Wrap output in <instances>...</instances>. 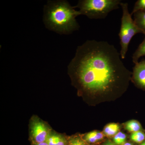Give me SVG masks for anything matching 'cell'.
<instances>
[{"instance_id":"11","label":"cell","mask_w":145,"mask_h":145,"mask_svg":"<svg viewBox=\"0 0 145 145\" xmlns=\"http://www.w3.org/2000/svg\"><path fill=\"white\" fill-rule=\"evenodd\" d=\"M145 56V38L133 53L132 57L133 62L135 64L138 62V60L140 57Z\"/></svg>"},{"instance_id":"18","label":"cell","mask_w":145,"mask_h":145,"mask_svg":"<svg viewBox=\"0 0 145 145\" xmlns=\"http://www.w3.org/2000/svg\"><path fill=\"white\" fill-rule=\"evenodd\" d=\"M34 145H48L46 142H42L40 143H37V144H34Z\"/></svg>"},{"instance_id":"16","label":"cell","mask_w":145,"mask_h":145,"mask_svg":"<svg viewBox=\"0 0 145 145\" xmlns=\"http://www.w3.org/2000/svg\"><path fill=\"white\" fill-rule=\"evenodd\" d=\"M67 145H90L80 137H76L71 138Z\"/></svg>"},{"instance_id":"19","label":"cell","mask_w":145,"mask_h":145,"mask_svg":"<svg viewBox=\"0 0 145 145\" xmlns=\"http://www.w3.org/2000/svg\"><path fill=\"white\" fill-rule=\"evenodd\" d=\"M123 145H133V144L130 143H125Z\"/></svg>"},{"instance_id":"2","label":"cell","mask_w":145,"mask_h":145,"mask_svg":"<svg viewBox=\"0 0 145 145\" xmlns=\"http://www.w3.org/2000/svg\"><path fill=\"white\" fill-rule=\"evenodd\" d=\"M81 15L67 1H48L44 8V23L50 30L60 34H70L80 28L76 18Z\"/></svg>"},{"instance_id":"3","label":"cell","mask_w":145,"mask_h":145,"mask_svg":"<svg viewBox=\"0 0 145 145\" xmlns=\"http://www.w3.org/2000/svg\"><path fill=\"white\" fill-rule=\"evenodd\" d=\"M120 0H80L74 8L91 19H104L112 10L119 8Z\"/></svg>"},{"instance_id":"20","label":"cell","mask_w":145,"mask_h":145,"mask_svg":"<svg viewBox=\"0 0 145 145\" xmlns=\"http://www.w3.org/2000/svg\"><path fill=\"white\" fill-rule=\"evenodd\" d=\"M140 145H145V142H143L142 143V144Z\"/></svg>"},{"instance_id":"9","label":"cell","mask_w":145,"mask_h":145,"mask_svg":"<svg viewBox=\"0 0 145 145\" xmlns=\"http://www.w3.org/2000/svg\"><path fill=\"white\" fill-rule=\"evenodd\" d=\"M104 136L103 133L102 132L97 131H94L86 134L84 140L88 144H92L103 139Z\"/></svg>"},{"instance_id":"8","label":"cell","mask_w":145,"mask_h":145,"mask_svg":"<svg viewBox=\"0 0 145 145\" xmlns=\"http://www.w3.org/2000/svg\"><path fill=\"white\" fill-rule=\"evenodd\" d=\"M46 142L48 145H67V141L65 137L57 134H50Z\"/></svg>"},{"instance_id":"6","label":"cell","mask_w":145,"mask_h":145,"mask_svg":"<svg viewBox=\"0 0 145 145\" xmlns=\"http://www.w3.org/2000/svg\"><path fill=\"white\" fill-rule=\"evenodd\" d=\"M133 80L136 85L145 89V60L135 64L133 68Z\"/></svg>"},{"instance_id":"1","label":"cell","mask_w":145,"mask_h":145,"mask_svg":"<svg viewBox=\"0 0 145 145\" xmlns=\"http://www.w3.org/2000/svg\"><path fill=\"white\" fill-rule=\"evenodd\" d=\"M117 48L108 42L89 40L78 46L69 69L83 90L94 94L125 85L130 72Z\"/></svg>"},{"instance_id":"17","label":"cell","mask_w":145,"mask_h":145,"mask_svg":"<svg viewBox=\"0 0 145 145\" xmlns=\"http://www.w3.org/2000/svg\"><path fill=\"white\" fill-rule=\"evenodd\" d=\"M103 145H118L116 144L115 143L112 142L109 140H108L106 142H105Z\"/></svg>"},{"instance_id":"4","label":"cell","mask_w":145,"mask_h":145,"mask_svg":"<svg viewBox=\"0 0 145 145\" xmlns=\"http://www.w3.org/2000/svg\"><path fill=\"white\" fill-rule=\"evenodd\" d=\"M120 6L123 10L121 29L119 34L121 46L120 54L121 58L124 59L128 49L130 42L133 37L135 34L142 33L131 18L129 11L128 4L127 3L121 2Z\"/></svg>"},{"instance_id":"15","label":"cell","mask_w":145,"mask_h":145,"mask_svg":"<svg viewBox=\"0 0 145 145\" xmlns=\"http://www.w3.org/2000/svg\"><path fill=\"white\" fill-rule=\"evenodd\" d=\"M138 11H145V0H138L135 3L131 16Z\"/></svg>"},{"instance_id":"7","label":"cell","mask_w":145,"mask_h":145,"mask_svg":"<svg viewBox=\"0 0 145 145\" xmlns=\"http://www.w3.org/2000/svg\"><path fill=\"white\" fill-rule=\"evenodd\" d=\"M133 15L135 25L145 35V11H137Z\"/></svg>"},{"instance_id":"14","label":"cell","mask_w":145,"mask_h":145,"mask_svg":"<svg viewBox=\"0 0 145 145\" xmlns=\"http://www.w3.org/2000/svg\"><path fill=\"white\" fill-rule=\"evenodd\" d=\"M126 135L121 132H118L113 138V142L116 144L123 145L125 143Z\"/></svg>"},{"instance_id":"10","label":"cell","mask_w":145,"mask_h":145,"mask_svg":"<svg viewBox=\"0 0 145 145\" xmlns=\"http://www.w3.org/2000/svg\"><path fill=\"white\" fill-rule=\"evenodd\" d=\"M120 129V127L117 124L112 123L109 124L105 127L104 129V133L108 137L115 135Z\"/></svg>"},{"instance_id":"12","label":"cell","mask_w":145,"mask_h":145,"mask_svg":"<svg viewBox=\"0 0 145 145\" xmlns=\"http://www.w3.org/2000/svg\"><path fill=\"white\" fill-rule=\"evenodd\" d=\"M126 129L129 132L132 133L142 131V127L138 121L131 120L127 122L125 126Z\"/></svg>"},{"instance_id":"5","label":"cell","mask_w":145,"mask_h":145,"mask_svg":"<svg viewBox=\"0 0 145 145\" xmlns=\"http://www.w3.org/2000/svg\"><path fill=\"white\" fill-rule=\"evenodd\" d=\"M48 128L43 122L35 119L31 125V136L34 144L46 142L50 135Z\"/></svg>"},{"instance_id":"13","label":"cell","mask_w":145,"mask_h":145,"mask_svg":"<svg viewBox=\"0 0 145 145\" xmlns=\"http://www.w3.org/2000/svg\"><path fill=\"white\" fill-rule=\"evenodd\" d=\"M130 138L132 141L135 143H143L145 140V133L142 131L132 133Z\"/></svg>"}]
</instances>
